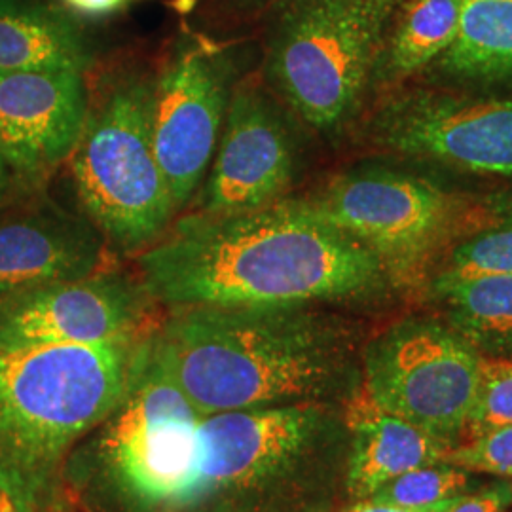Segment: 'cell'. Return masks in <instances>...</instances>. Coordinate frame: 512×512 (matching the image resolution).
Masks as SVG:
<instances>
[{
	"label": "cell",
	"instance_id": "4316f807",
	"mask_svg": "<svg viewBox=\"0 0 512 512\" xmlns=\"http://www.w3.org/2000/svg\"><path fill=\"white\" fill-rule=\"evenodd\" d=\"M133 0H63V4L84 18H105L126 10Z\"/></svg>",
	"mask_w": 512,
	"mask_h": 512
},
{
	"label": "cell",
	"instance_id": "1f68e13d",
	"mask_svg": "<svg viewBox=\"0 0 512 512\" xmlns=\"http://www.w3.org/2000/svg\"><path fill=\"white\" fill-rule=\"evenodd\" d=\"M391 2H399V0H391Z\"/></svg>",
	"mask_w": 512,
	"mask_h": 512
},
{
	"label": "cell",
	"instance_id": "d6a6232c",
	"mask_svg": "<svg viewBox=\"0 0 512 512\" xmlns=\"http://www.w3.org/2000/svg\"><path fill=\"white\" fill-rule=\"evenodd\" d=\"M46 512H54V511H46Z\"/></svg>",
	"mask_w": 512,
	"mask_h": 512
},
{
	"label": "cell",
	"instance_id": "9c48e42d",
	"mask_svg": "<svg viewBox=\"0 0 512 512\" xmlns=\"http://www.w3.org/2000/svg\"><path fill=\"white\" fill-rule=\"evenodd\" d=\"M480 359V351L446 321L406 317L366 340L363 391L385 412L458 446Z\"/></svg>",
	"mask_w": 512,
	"mask_h": 512
},
{
	"label": "cell",
	"instance_id": "836d02e7",
	"mask_svg": "<svg viewBox=\"0 0 512 512\" xmlns=\"http://www.w3.org/2000/svg\"><path fill=\"white\" fill-rule=\"evenodd\" d=\"M511 359H512V357H511Z\"/></svg>",
	"mask_w": 512,
	"mask_h": 512
},
{
	"label": "cell",
	"instance_id": "8fae6325",
	"mask_svg": "<svg viewBox=\"0 0 512 512\" xmlns=\"http://www.w3.org/2000/svg\"><path fill=\"white\" fill-rule=\"evenodd\" d=\"M366 135L389 154L512 179V99L401 93L372 114Z\"/></svg>",
	"mask_w": 512,
	"mask_h": 512
},
{
	"label": "cell",
	"instance_id": "5bb4252c",
	"mask_svg": "<svg viewBox=\"0 0 512 512\" xmlns=\"http://www.w3.org/2000/svg\"><path fill=\"white\" fill-rule=\"evenodd\" d=\"M90 109L86 73H0V158L25 177H42L71 158Z\"/></svg>",
	"mask_w": 512,
	"mask_h": 512
},
{
	"label": "cell",
	"instance_id": "8992f818",
	"mask_svg": "<svg viewBox=\"0 0 512 512\" xmlns=\"http://www.w3.org/2000/svg\"><path fill=\"white\" fill-rule=\"evenodd\" d=\"M154 76L110 78L90 109L71 154L74 190L84 217L110 249L139 255L175 220L152 143Z\"/></svg>",
	"mask_w": 512,
	"mask_h": 512
},
{
	"label": "cell",
	"instance_id": "603a6c76",
	"mask_svg": "<svg viewBox=\"0 0 512 512\" xmlns=\"http://www.w3.org/2000/svg\"><path fill=\"white\" fill-rule=\"evenodd\" d=\"M505 425H512V359L482 355L463 442Z\"/></svg>",
	"mask_w": 512,
	"mask_h": 512
},
{
	"label": "cell",
	"instance_id": "d6986e66",
	"mask_svg": "<svg viewBox=\"0 0 512 512\" xmlns=\"http://www.w3.org/2000/svg\"><path fill=\"white\" fill-rule=\"evenodd\" d=\"M444 321L480 355L512 357V275L435 277Z\"/></svg>",
	"mask_w": 512,
	"mask_h": 512
},
{
	"label": "cell",
	"instance_id": "ffe728a7",
	"mask_svg": "<svg viewBox=\"0 0 512 512\" xmlns=\"http://www.w3.org/2000/svg\"><path fill=\"white\" fill-rule=\"evenodd\" d=\"M461 0H412L385 52V76L404 78L433 65L458 33Z\"/></svg>",
	"mask_w": 512,
	"mask_h": 512
},
{
	"label": "cell",
	"instance_id": "d4e9b609",
	"mask_svg": "<svg viewBox=\"0 0 512 512\" xmlns=\"http://www.w3.org/2000/svg\"><path fill=\"white\" fill-rule=\"evenodd\" d=\"M512 505V480L505 478L465 495L450 512H507Z\"/></svg>",
	"mask_w": 512,
	"mask_h": 512
},
{
	"label": "cell",
	"instance_id": "7402d4cb",
	"mask_svg": "<svg viewBox=\"0 0 512 512\" xmlns=\"http://www.w3.org/2000/svg\"><path fill=\"white\" fill-rule=\"evenodd\" d=\"M476 488H480V478L476 473L439 461L385 482L368 499L382 505L414 509L440 503L450 497L471 494Z\"/></svg>",
	"mask_w": 512,
	"mask_h": 512
},
{
	"label": "cell",
	"instance_id": "44dd1931",
	"mask_svg": "<svg viewBox=\"0 0 512 512\" xmlns=\"http://www.w3.org/2000/svg\"><path fill=\"white\" fill-rule=\"evenodd\" d=\"M435 277L512 275V198H499L492 217L446 251Z\"/></svg>",
	"mask_w": 512,
	"mask_h": 512
},
{
	"label": "cell",
	"instance_id": "7c38bea8",
	"mask_svg": "<svg viewBox=\"0 0 512 512\" xmlns=\"http://www.w3.org/2000/svg\"><path fill=\"white\" fill-rule=\"evenodd\" d=\"M160 306L137 274L99 270L0 296V349L103 346L158 325Z\"/></svg>",
	"mask_w": 512,
	"mask_h": 512
},
{
	"label": "cell",
	"instance_id": "e0dca14e",
	"mask_svg": "<svg viewBox=\"0 0 512 512\" xmlns=\"http://www.w3.org/2000/svg\"><path fill=\"white\" fill-rule=\"evenodd\" d=\"M90 65L86 38L63 12L37 0H0V73H86Z\"/></svg>",
	"mask_w": 512,
	"mask_h": 512
},
{
	"label": "cell",
	"instance_id": "9a60e30c",
	"mask_svg": "<svg viewBox=\"0 0 512 512\" xmlns=\"http://www.w3.org/2000/svg\"><path fill=\"white\" fill-rule=\"evenodd\" d=\"M105 247L90 220L57 209L0 220V296L95 274Z\"/></svg>",
	"mask_w": 512,
	"mask_h": 512
},
{
	"label": "cell",
	"instance_id": "2e32d148",
	"mask_svg": "<svg viewBox=\"0 0 512 512\" xmlns=\"http://www.w3.org/2000/svg\"><path fill=\"white\" fill-rule=\"evenodd\" d=\"M349 446L346 499L365 501L385 482L412 469L444 461L454 444L389 414L361 391L346 404Z\"/></svg>",
	"mask_w": 512,
	"mask_h": 512
},
{
	"label": "cell",
	"instance_id": "5b68a950",
	"mask_svg": "<svg viewBox=\"0 0 512 512\" xmlns=\"http://www.w3.org/2000/svg\"><path fill=\"white\" fill-rule=\"evenodd\" d=\"M152 329L137 344L122 397L65 461L54 512L177 511L203 416L156 359Z\"/></svg>",
	"mask_w": 512,
	"mask_h": 512
},
{
	"label": "cell",
	"instance_id": "cb8c5ba5",
	"mask_svg": "<svg viewBox=\"0 0 512 512\" xmlns=\"http://www.w3.org/2000/svg\"><path fill=\"white\" fill-rule=\"evenodd\" d=\"M444 461L476 475L512 478V425L461 442L446 454Z\"/></svg>",
	"mask_w": 512,
	"mask_h": 512
},
{
	"label": "cell",
	"instance_id": "52a82bcc",
	"mask_svg": "<svg viewBox=\"0 0 512 512\" xmlns=\"http://www.w3.org/2000/svg\"><path fill=\"white\" fill-rule=\"evenodd\" d=\"M391 0H279L264 54L268 88L306 126L336 137L382 55Z\"/></svg>",
	"mask_w": 512,
	"mask_h": 512
},
{
	"label": "cell",
	"instance_id": "83f0119b",
	"mask_svg": "<svg viewBox=\"0 0 512 512\" xmlns=\"http://www.w3.org/2000/svg\"><path fill=\"white\" fill-rule=\"evenodd\" d=\"M8 186H10V167L0 158V202L6 196Z\"/></svg>",
	"mask_w": 512,
	"mask_h": 512
},
{
	"label": "cell",
	"instance_id": "277c9868",
	"mask_svg": "<svg viewBox=\"0 0 512 512\" xmlns=\"http://www.w3.org/2000/svg\"><path fill=\"white\" fill-rule=\"evenodd\" d=\"M141 336L0 349V492L16 512L54 511L61 469L122 397Z\"/></svg>",
	"mask_w": 512,
	"mask_h": 512
},
{
	"label": "cell",
	"instance_id": "484cf974",
	"mask_svg": "<svg viewBox=\"0 0 512 512\" xmlns=\"http://www.w3.org/2000/svg\"><path fill=\"white\" fill-rule=\"evenodd\" d=\"M467 495V494H465ZM465 495H458V497H450V499H444L440 503H433V505H427V507H414V509H408V507H393V505H382V503H376V501H353V503H346L338 509L330 512H450L459 501L465 497Z\"/></svg>",
	"mask_w": 512,
	"mask_h": 512
},
{
	"label": "cell",
	"instance_id": "4dcf8cb0",
	"mask_svg": "<svg viewBox=\"0 0 512 512\" xmlns=\"http://www.w3.org/2000/svg\"><path fill=\"white\" fill-rule=\"evenodd\" d=\"M4 497H6V495L2 494V492H0V505H2V501H4Z\"/></svg>",
	"mask_w": 512,
	"mask_h": 512
},
{
	"label": "cell",
	"instance_id": "ba28073f",
	"mask_svg": "<svg viewBox=\"0 0 512 512\" xmlns=\"http://www.w3.org/2000/svg\"><path fill=\"white\" fill-rule=\"evenodd\" d=\"M370 247L397 289L418 287L446 251L492 217L499 198L473 202L391 165H353L302 198Z\"/></svg>",
	"mask_w": 512,
	"mask_h": 512
},
{
	"label": "cell",
	"instance_id": "30bf717a",
	"mask_svg": "<svg viewBox=\"0 0 512 512\" xmlns=\"http://www.w3.org/2000/svg\"><path fill=\"white\" fill-rule=\"evenodd\" d=\"M232 55L188 40L154 78L152 143L177 215L196 200L238 84Z\"/></svg>",
	"mask_w": 512,
	"mask_h": 512
},
{
	"label": "cell",
	"instance_id": "ac0fdd59",
	"mask_svg": "<svg viewBox=\"0 0 512 512\" xmlns=\"http://www.w3.org/2000/svg\"><path fill=\"white\" fill-rule=\"evenodd\" d=\"M437 69L463 84H512V0H461L458 33Z\"/></svg>",
	"mask_w": 512,
	"mask_h": 512
},
{
	"label": "cell",
	"instance_id": "6da1fadb",
	"mask_svg": "<svg viewBox=\"0 0 512 512\" xmlns=\"http://www.w3.org/2000/svg\"><path fill=\"white\" fill-rule=\"evenodd\" d=\"M135 264L165 310L313 304L363 311L401 293L380 256L302 198L236 215L192 211Z\"/></svg>",
	"mask_w": 512,
	"mask_h": 512
},
{
	"label": "cell",
	"instance_id": "f546056e",
	"mask_svg": "<svg viewBox=\"0 0 512 512\" xmlns=\"http://www.w3.org/2000/svg\"><path fill=\"white\" fill-rule=\"evenodd\" d=\"M0 512H16V509H14L12 503L4 497V501H2V505H0Z\"/></svg>",
	"mask_w": 512,
	"mask_h": 512
},
{
	"label": "cell",
	"instance_id": "3957f363",
	"mask_svg": "<svg viewBox=\"0 0 512 512\" xmlns=\"http://www.w3.org/2000/svg\"><path fill=\"white\" fill-rule=\"evenodd\" d=\"M346 404H294L203 418L175 512H330L348 503Z\"/></svg>",
	"mask_w": 512,
	"mask_h": 512
},
{
	"label": "cell",
	"instance_id": "7a4b0ae2",
	"mask_svg": "<svg viewBox=\"0 0 512 512\" xmlns=\"http://www.w3.org/2000/svg\"><path fill=\"white\" fill-rule=\"evenodd\" d=\"M365 323L291 306L167 310L152 329L165 374L203 418L294 404H348L363 391Z\"/></svg>",
	"mask_w": 512,
	"mask_h": 512
},
{
	"label": "cell",
	"instance_id": "f1b7e54d",
	"mask_svg": "<svg viewBox=\"0 0 512 512\" xmlns=\"http://www.w3.org/2000/svg\"><path fill=\"white\" fill-rule=\"evenodd\" d=\"M236 6H243V8H256V6H262L266 4L268 0H232Z\"/></svg>",
	"mask_w": 512,
	"mask_h": 512
},
{
	"label": "cell",
	"instance_id": "4fadbf2b",
	"mask_svg": "<svg viewBox=\"0 0 512 512\" xmlns=\"http://www.w3.org/2000/svg\"><path fill=\"white\" fill-rule=\"evenodd\" d=\"M298 167L296 133L277 97L255 80H239L194 211L236 215L270 207L287 198Z\"/></svg>",
	"mask_w": 512,
	"mask_h": 512
}]
</instances>
